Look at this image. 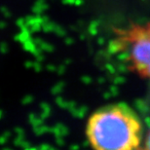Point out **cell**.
<instances>
[{
    "instance_id": "obj_3",
    "label": "cell",
    "mask_w": 150,
    "mask_h": 150,
    "mask_svg": "<svg viewBox=\"0 0 150 150\" xmlns=\"http://www.w3.org/2000/svg\"><path fill=\"white\" fill-rule=\"evenodd\" d=\"M146 145H145V148H149L150 149V134H148L147 139H146Z\"/></svg>"
},
{
    "instance_id": "obj_1",
    "label": "cell",
    "mask_w": 150,
    "mask_h": 150,
    "mask_svg": "<svg viewBox=\"0 0 150 150\" xmlns=\"http://www.w3.org/2000/svg\"><path fill=\"white\" fill-rule=\"evenodd\" d=\"M86 137L90 145L98 150L139 149L143 142V124L129 104L109 103L90 115Z\"/></svg>"
},
{
    "instance_id": "obj_2",
    "label": "cell",
    "mask_w": 150,
    "mask_h": 150,
    "mask_svg": "<svg viewBox=\"0 0 150 150\" xmlns=\"http://www.w3.org/2000/svg\"><path fill=\"white\" fill-rule=\"evenodd\" d=\"M117 44L126 55L131 69L150 79V23L120 30Z\"/></svg>"
}]
</instances>
